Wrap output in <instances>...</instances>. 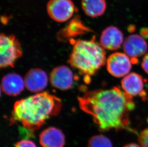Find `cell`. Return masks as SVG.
Instances as JSON below:
<instances>
[{"label":"cell","instance_id":"cell-4","mask_svg":"<svg viewBox=\"0 0 148 147\" xmlns=\"http://www.w3.org/2000/svg\"><path fill=\"white\" fill-rule=\"evenodd\" d=\"M0 40L1 67H13L22 54L20 44L14 35L1 34Z\"/></svg>","mask_w":148,"mask_h":147},{"label":"cell","instance_id":"cell-19","mask_svg":"<svg viewBox=\"0 0 148 147\" xmlns=\"http://www.w3.org/2000/svg\"><path fill=\"white\" fill-rule=\"evenodd\" d=\"M9 20V17L7 16H3L1 17V22L3 24H7L8 21Z\"/></svg>","mask_w":148,"mask_h":147},{"label":"cell","instance_id":"cell-17","mask_svg":"<svg viewBox=\"0 0 148 147\" xmlns=\"http://www.w3.org/2000/svg\"><path fill=\"white\" fill-rule=\"evenodd\" d=\"M14 147H36V146L32 140H23L18 142Z\"/></svg>","mask_w":148,"mask_h":147},{"label":"cell","instance_id":"cell-18","mask_svg":"<svg viewBox=\"0 0 148 147\" xmlns=\"http://www.w3.org/2000/svg\"><path fill=\"white\" fill-rule=\"evenodd\" d=\"M141 67L148 74V53L145 55L141 63Z\"/></svg>","mask_w":148,"mask_h":147},{"label":"cell","instance_id":"cell-12","mask_svg":"<svg viewBox=\"0 0 148 147\" xmlns=\"http://www.w3.org/2000/svg\"><path fill=\"white\" fill-rule=\"evenodd\" d=\"M144 85L143 77L135 73L129 74L121 81L123 91L132 97L141 96L144 93Z\"/></svg>","mask_w":148,"mask_h":147},{"label":"cell","instance_id":"cell-6","mask_svg":"<svg viewBox=\"0 0 148 147\" xmlns=\"http://www.w3.org/2000/svg\"><path fill=\"white\" fill-rule=\"evenodd\" d=\"M106 65L108 72L111 75L116 78H122L130 72L132 62L125 53L116 52L108 57Z\"/></svg>","mask_w":148,"mask_h":147},{"label":"cell","instance_id":"cell-20","mask_svg":"<svg viewBox=\"0 0 148 147\" xmlns=\"http://www.w3.org/2000/svg\"><path fill=\"white\" fill-rule=\"evenodd\" d=\"M124 147H141L135 143H130L129 144L126 145Z\"/></svg>","mask_w":148,"mask_h":147},{"label":"cell","instance_id":"cell-13","mask_svg":"<svg viewBox=\"0 0 148 147\" xmlns=\"http://www.w3.org/2000/svg\"><path fill=\"white\" fill-rule=\"evenodd\" d=\"M25 87L24 79L17 74H7L1 80V89L8 96H17L24 90Z\"/></svg>","mask_w":148,"mask_h":147},{"label":"cell","instance_id":"cell-5","mask_svg":"<svg viewBox=\"0 0 148 147\" xmlns=\"http://www.w3.org/2000/svg\"><path fill=\"white\" fill-rule=\"evenodd\" d=\"M47 10L52 19L57 22H63L72 17L75 6L71 0H49Z\"/></svg>","mask_w":148,"mask_h":147},{"label":"cell","instance_id":"cell-8","mask_svg":"<svg viewBox=\"0 0 148 147\" xmlns=\"http://www.w3.org/2000/svg\"><path fill=\"white\" fill-rule=\"evenodd\" d=\"M148 48L147 42L144 38L137 34L129 35L123 43L125 53L132 59H137L145 54Z\"/></svg>","mask_w":148,"mask_h":147},{"label":"cell","instance_id":"cell-11","mask_svg":"<svg viewBox=\"0 0 148 147\" xmlns=\"http://www.w3.org/2000/svg\"><path fill=\"white\" fill-rule=\"evenodd\" d=\"M39 142L42 147H64L65 137L60 129L55 127H50L41 132Z\"/></svg>","mask_w":148,"mask_h":147},{"label":"cell","instance_id":"cell-9","mask_svg":"<svg viewBox=\"0 0 148 147\" xmlns=\"http://www.w3.org/2000/svg\"><path fill=\"white\" fill-rule=\"evenodd\" d=\"M24 81L25 88L29 91L37 93L43 90L48 86V76L43 70L34 68L27 73Z\"/></svg>","mask_w":148,"mask_h":147},{"label":"cell","instance_id":"cell-16","mask_svg":"<svg viewBox=\"0 0 148 147\" xmlns=\"http://www.w3.org/2000/svg\"><path fill=\"white\" fill-rule=\"evenodd\" d=\"M138 141L141 147H148V128L143 130L138 135Z\"/></svg>","mask_w":148,"mask_h":147},{"label":"cell","instance_id":"cell-3","mask_svg":"<svg viewBox=\"0 0 148 147\" xmlns=\"http://www.w3.org/2000/svg\"><path fill=\"white\" fill-rule=\"evenodd\" d=\"M106 53L101 44L95 41L78 40L70 54L69 63L81 73L88 76L97 72L105 65Z\"/></svg>","mask_w":148,"mask_h":147},{"label":"cell","instance_id":"cell-14","mask_svg":"<svg viewBox=\"0 0 148 147\" xmlns=\"http://www.w3.org/2000/svg\"><path fill=\"white\" fill-rule=\"evenodd\" d=\"M82 7L85 14L92 18L100 16L106 9V0H82Z\"/></svg>","mask_w":148,"mask_h":147},{"label":"cell","instance_id":"cell-15","mask_svg":"<svg viewBox=\"0 0 148 147\" xmlns=\"http://www.w3.org/2000/svg\"><path fill=\"white\" fill-rule=\"evenodd\" d=\"M87 147H113V145L108 137L103 135H97L90 139Z\"/></svg>","mask_w":148,"mask_h":147},{"label":"cell","instance_id":"cell-10","mask_svg":"<svg viewBox=\"0 0 148 147\" xmlns=\"http://www.w3.org/2000/svg\"><path fill=\"white\" fill-rule=\"evenodd\" d=\"M124 42L123 33L116 27H108L103 31L101 35V45L107 50H117Z\"/></svg>","mask_w":148,"mask_h":147},{"label":"cell","instance_id":"cell-1","mask_svg":"<svg viewBox=\"0 0 148 147\" xmlns=\"http://www.w3.org/2000/svg\"><path fill=\"white\" fill-rule=\"evenodd\" d=\"M80 108L92 116L99 131L126 130L130 128L129 115L134 110L132 97L114 87L109 89L89 91L78 97Z\"/></svg>","mask_w":148,"mask_h":147},{"label":"cell","instance_id":"cell-2","mask_svg":"<svg viewBox=\"0 0 148 147\" xmlns=\"http://www.w3.org/2000/svg\"><path fill=\"white\" fill-rule=\"evenodd\" d=\"M62 106L60 99L47 92L36 94L16 102L11 121L19 122L27 131H36L59 114Z\"/></svg>","mask_w":148,"mask_h":147},{"label":"cell","instance_id":"cell-7","mask_svg":"<svg viewBox=\"0 0 148 147\" xmlns=\"http://www.w3.org/2000/svg\"><path fill=\"white\" fill-rule=\"evenodd\" d=\"M49 79L52 86L62 90H68L72 88L74 82L73 72L65 65L54 68L50 73Z\"/></svg>","mask_w":148,"mask_h":147}]
</instances>
